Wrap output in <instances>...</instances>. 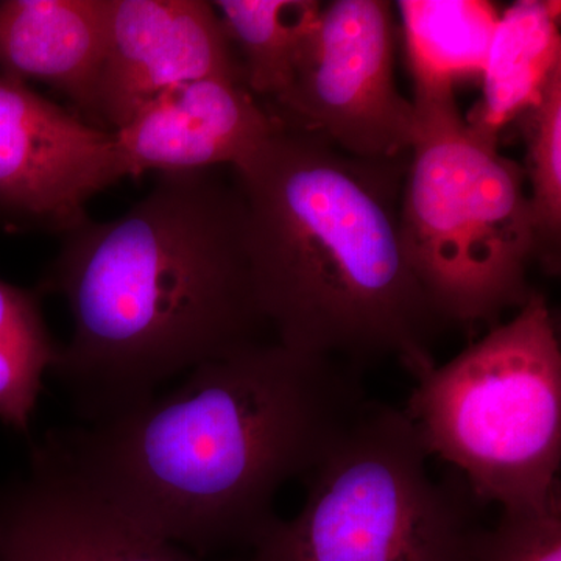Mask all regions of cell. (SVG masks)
Wrapping results in <instances>:
<instances>
[{"instance_id": "obj_8", "label": "cell", "mask_w": 561, "mask_h": 561, "mask_svg": "<svg viewBox=\"0 0 561 561\" xmlns=\"http://www.w3.org/2000/svg\"><path fill=\"white\" fill-rule=\"evenodd\" d=\"M124 179L114 133L0 73V210L65 234Z\"/></svg>"}, {"instance_id": "obj_1", "label": "cell", "mask_w": 561, "mask_h": 561, "mask_svg": "<svg viewBox=\"0 0 561 561\" xmlns=\"http://www.w3.org/2000/svg\"><path fill=\"white\" fill-rule=\"evenodd\" d=\"M367 401L345 362L257 342L38 446L140 529L209 556L253 548L278 518L279 490L320 463Z\"/></svg>"}, {"instance_id": "obj_18", "label": "cell", "mask_w": 561, "mask_h": 561, "mask_svg": "<svg viewBox=\"0 0 561 561\" xmlns=\"http://www.w3.org/2000/svg\"><path fill=\"white\" fill-rule=\"evenodd\" d=\"M472 561H561V497L540 508L502 511Z\"/></svg>"}, {"instance_id": "obj_17", "label": "cell", "mask_w": 561, "mask_h": 561, "mask_svg": "<svg viewBox=\"0 0 561 561\" xmlns=\"http://www.w3.org/2000/svg\"><path fill=\"white\" fill-rule=\"evenodd\" d=\"M526 146L524 175L542 271L559 275L561 243V68L515 122Z\"/></svg>"}, {"instance_id": "obj_13", "label": "cell", "mask_w": 561, "mask_h": 561, "mask_svg": "<svg viewBox=\"0 0 561 561\" xmlns=\"http://www.w3.org/2000/svg\"><path fill=\"white\" fill-rule=\"evenodd\" d=\"M561 68L560 3L518 0L500 14L482 70V99L465 119L500 140Z\"/></svg>"}, {"instance_id": "obj_4", "label": "cell", "mask_w": 561, "mask_h": 561, "mask_svg": "<svg viewBox=\"0 0 561 561\" xmlns=\"http://www.w3.org/2000/svg\"><path fill=\"white\" fill-rule=\"evenodd\" d=\"M412 103L400 206L409 260L445 323L493 327L534 294L537 231L523 165L468 124L456 94Z\"/></svg>"}, {"instance_id": "obj_12", "label": "cell", "mask_w": 561, "mask_h": 561, "mask_svg": "<svg viewBox=\"0 0 561 561\" xmlns=\"http://www.w3.org/2000/svg\"><path fill=\"white\" fill-rule=\"evenodd\" d=\"M105 41L106 0L0 2V73L49 84L90 124Z\"/></svg>"}, {"instance_id": "obj_11", "label": "cell", "mask_w": 561, "mask_h": 561, "mask_svg": "<svg viewBox=\"0 0 561 561\" xmlns=\"http://www.w3.org/2000/svg\"><path fill=\"white\" fill-rule=\"evenodd\" d=\"M241 80L210 77L179 84L113 131L124 176L213 171L249 164L280 128Z\"/></svg>"}, {"instance_id": "obj_7", "label": "cell", "mask_w": 561, "mask_h": 561, "mask_svg": "<svg viewBox=\"0 0 561 561\" xmlns=\"http://www.w3.org/2000/svg\"><path fill=\"white\" fill-rule=\"evenodd\" d=\"M393 9L386 0L321 3L289 94L273 116L323 136L351 157L408 160L416 114L394 77Z\"/></svg>"}, {"instance_id": "obj_15", "label": "cell", "mask_w": 561, "mask_h": 561, "mask_svg": "<svg viewBox=\"0 0 561 561\" xmlns=\"http://www.w3.org/2000/svg\"><path fill=\"white\" fill-rule=\"evenodd\" d=\"M243 70L247 88L275 110L289 94L306 36L319 16L316 0L213 2Z\"/></svg>"}, {"instance_id": "obj_14", "label": "cell", "mask_w": 561, "mask_h": 561, "mask_svg": "<svg viewBox=\"0 0 561 561\" xmlns=\"http://www.w3.org/2000/svg\"><path fill=\"white\" fill-rule=\"evenodd\" d=\"M402 38L413 101L456 94V84L481 77L500 10L482 0H401Z\"/></svg>"}, {"instance_id": "obj_3", "label": "cell", "mask_w": 561, "mask_h": 561, "mask_svg": "<svg viewBox=\"0 0 561 561\" xmlns=\"http://www.w3.org/2000/svg\"><path fill=\"white\" fill-rule=\"evenodd\" d=\"M408 160H362L280 125L234 171L257 305L280 345L357 371L383 357L416 379L435 367L432 345L446 323L402 238Z\"/></svg>"}, {"instance_id": "obj_2", "label": "cell", "mask_w": 561, "mask_h": 561, "mask_svg": "<svg viewBox=\"0 0 561 561\" xmlns=\"http://www.w3.org/2000/svg\"><path fill=\"white\" fill-rule=\"evenodd\" d=\"M36 290L68 301L73 331L51 367L73 411L105 423L181 373L257 343L265 323L238 181L160 173L117 219L62 234Z\"/></svg>"}, {"instance_id": "obj_5", "label": "cell", "mask_w": 561, "mask_h": 561, "mask_svg": "<svg viewBox=\"0 0 561 561\" xmlns=\"http://www.w3.org/2000/svg\"><path fill=\"white\" fill-rule=\"evenodd\" d=\"M402 411L479 504L527 511L559 497L561 348L545 295L420 376Z\"/></svg>"}, {"instance_id": "obj_6", "label": "cell", "mask_w": 561, "mask_h": 561, "mask_svg": "<svg viewBox=\"0 0 561 561\" xmlns=\"http://www.w3.org/2000/svg\"><path fill=\"white\" fill-rule=\"evenodd\" d=\"M402 409L368 400L243 561H472L483 526L459 472L435 481Z\"/></svg>"}, {"instance_id": "obj_16", "label": "cell", "mask_w": 561, "mask_h": 561, "mask_svg": "<svg viewBox=\"0 0 561 561\" xmlns=\"http://www.w3.org/2000/svg\"><path fill=\"white\" fill-rule=\"evenodd\" d=\"M43 311L38 290L0 279V421L28 434L43 378L60 354Z\"/></svg>"}, {"instance_id": "obj_9", "label": "cell", "mask_w": 561, "mask_h": 561, "mask_svg": "<svg viewBox=\"0 0 561 561\" xmlns=\"http://www.w3.org/2000/svg\"><path fill=\"white\" fill-rule=\"evenodd\" d=\"M241 80L238 54L213 2L106 0L95 127L119 130L162 92L190 81Z\"/></svg>"}, {"instance_id": "obj_10", "label": "cell", "mask_w": 561, "mask_h": 561, "mask_svg": "<svg viewBox=\"0 0 561 561\" xmlns=\"http://www.w3.org/2000/svg\"><path fill=\"white\" fill-rule=\"evenodd\" d=\"M0 561H198L149 534L33 446L27 474L0 486Z\"/></svg>"}]
</instances>
